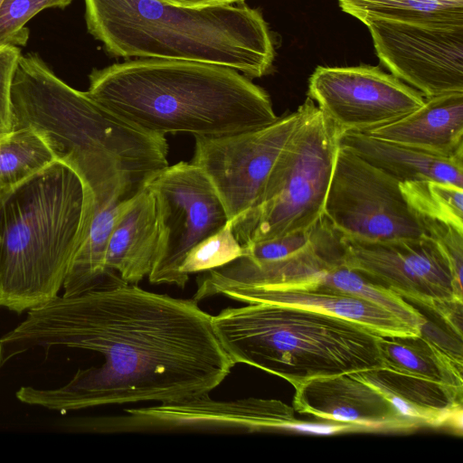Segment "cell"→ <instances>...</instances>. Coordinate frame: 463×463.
Returning <instances> with one entry per match:
<instances>
[{"label":"cell","mask_w":463,"mask_h":463,"mask_svg":"<svg viewBox=\"0 0 463 463\" xmlns=\"http://www.w3.org/2000/svg\"><path fill=\"white\" fill-rule=\"evenodd\" d=\"M400 182L339 144L323 219L339 236L385 241L425 235Z\"/></svg>","instance_id":"obj_9"},{"label":"cell","mask_w":463,"mask_h":463,"mask_svg":"<svg viewBox=\"0 0 463 463\" xmlns=\"http://www.w3.org/2000/svg\"><path fill=\"white\" fill-rule=\"evenodd\" d=\"M93 196L53 161L0 196V305L23 312L58 296L89 228Z\"/></svg>","instance_id":"obj_5"},{"label":"cell","mask_w":463,"mask_h":463,"mask_svg":"<svg viewBox=\"0 0 463 463\" xmlns=\"http://www.w3.org/2000/svg\"><path fill=\"white\" fill-rule=\"evenodd\" d=\"M381 62L424 98L463 91V26L375 19L365 24Z\"/></svg>","instance_id":"obj_14"},{"label":"cell","mask_w":463,"mask_h":463,"mask_svg":"<svg viewBox=\"0 0 463 463\" xmlns=\"http://www.w3.org/2000/svg\"><path fill=\"white\" fill-rule=\"evenodd\" d=\"M20 56L17 46H0V138L13 130L11 87Z\"/></svg>","instance_id":"obj_31"},{"label":"cell","mask_w":463,"mask_h":463,"mask_svg":"<svg viewBox=\"0 0 463 463\" xmlns=\"http://www.w3.org/2000/svg\"><path fill=\"white\" fill-rule=\"evenodd\" d=\"M340 237L344 262L366 279L433 311L442 303L462 301L451 265L427 235L385 241Z\"/></svg>","instance_id":"obj_12"},{"label":"cell","mask_w":463,"mask_h":463,"mask_svg":"<svg viewBox=\"0 0 463 463\" xmlns=\"http://www.w3.org/2000/svg\"><path fill=\"white\" fill-rule=\"evenodd\" d=\"M212 317L193 298L151 292L114 274L29 309L0 338V368L35 348L100 354L99 365L78 369L64 384L24 386L15 394L22 402L60 411L208 395L236 365Z\"/></svg>","instance_id":"obj_1"},{"label":"cell","mask_w":463,"mask_h":463,"mask_svg":"<svg viewBox=\"0 0 463 463\" xmlns=\"http://www.w3.org/2000/svg\"><path fill=\"white\" fill-rule=\"evenodd\" d=\"M147 188L158 223L157 252L148 279L184 288L187 282L179 269L186 254L230 221L211 182L192 162L168 165Z\"/></svg>","instance_id":"obj_10"},{"label":"cell","mask_w":463,"mask_h":463,"mask_svg":"<svg viewBox=\"0 0 463 463\" xmlns=\"http://www.w3.org/2000/svg\"><path fill=\"white\" fill-rule=\"evenodd\" d=\"M2 1H3V0H0V4H1V2H2Z\"/></svg>","instance_id":"obj_33"},{"label":"cell","mask_w":463,"mask_h":463,"mask_svg":"<svg viewBox=\"0 0 463 463\" xmlns=\"http://www.w3.org/2000/svg\"><path fill=\"white\" fill-rule=\"evenodd\" d=\"M294 410L360 431H402L414 427L377 390L350 374L310 379L295 389Z\"/></svg>","instance_id":"obj_16"},{"label":"cell","mask_w":463,"mask_h":463,"mask_svg":"<svg viewBox=\"0 0 463 463\" xmlns=\"http://www.w3.org/2000/svg\"><path fill=\"white\" fill-rule=\"evenodd\" d=\"M13 130L29 128L73 169L94 205L133 198L169 164L165 136L113 114L58 78L36 53L19 57L11 87Z\"/></svg>","instance_id":"obj_2"},{"label":"cell","mask_w":463,"mask_h":463,"mask_svg":"<svg viewBox=\"0 0 463 463\" xmlns=\"http://www.w3.org/2000/svg\"><path fill=\"white\" fill-rule=\"evenodd\" d=\"M166 4L185 7H207L243 3L244 0H160Z\"/></svg>","instance_id":"obj_32"},{"label":"cell","mask_w":463,"mask_h":463,"mask_svg":"<svg viewBox=\"0 0 463 463\" xmlns=\"http://www.w3.org/2000/svg\"><path fill=\"white\" fill-rule=\"evenodd\" d=\"M158 247V223L155 200L144 188L128 201L110 233L105 266L109 272L131 284H138L151 272Z\"/></svg>","instance_id":"obj_20"},{"label":"cell","mask_w":463,"mask_h":463,"mask_svg":"<svg viewBox=\"0 0 463 463\" xmlns=\"http://www.w3.org/2000/svg\"><path fill=\"white\" fill-rule=\"evenodd\" d=\"M307 97L341 134L366 132L413 112L425 98L392 73L371 65L317 66Z\"/></svg>","instance_id":"obj_13"},{"label":"cell","mask_w":463,"mask_h":463,"mask_svg":"<svg viewBox=\"0 0 463 463\" xmlns=\"http://www.w3.org/2000/svg\"><path fill=\"white\" fill-rule=\"evenodd\" d=\"M55 160L37 133L29 128L12 130L0 138V196Z\"/></svg>","instance_id":"obj_25"},{"label":"cell","mask_w":463,"mask_h":463,"mask_svg":"<svg viewBox=\"0 0 463 463\" xmlns=\"http://www.w3.org/2000/svg\"><path fill=\"white\" fill-rule=\"evenodd\" d=\"M299 107L259 203L231 222L241 246L312 229L323 218L342 134L310 98Z\"/></svg>","instance_id":"obj_7"},{"label":"cell","mask_w":463,"mask_h":463,"mask_svg":"<svg viewBox=\"0 0 463 463\" xmlns=\"http://www.w3.org/2000/svg\"><path fill=\"white\" fill-rule=\"evenodd\" d=\"M300 118L298 107L261 128L218 137H194L191 162L211 182L230 222L259 203Z\"/></svg>","instance_id":"obj_11"},{"label":"cell","mask_w":463,"mask_h":463,"mask_svg":"<svg viewBox=\"0 0 463 463\" xmlns=\"http://www.w3.org/2000/svg\"><path fill=\"white\" fill-rule=\"evenodd\" d=\"M212 322L235 364L273 373L295 389L314 378L383 367L380 335L316 310L250 303L224 308Z\"/></svg>","instance_id":"obj_6"},{"label":"cell","mask_w":463,"mask_h":463,"mask_svg":"<svg viewBox=\"0 0 463 463\" xmlns=\"http://www.w3.org/2000/svg\"><path fill=\"white\" fill-rule=\"evenodd\" d=\"M364 133L442 157H463V91L425 98L413 112Z\"/></svg>","instance_id":"obj_17"},{"label":"cell","mask_w":463,"mask_h":463,"mask_svg":"<svg viewBox=\"0 0 463 463\" xmlns=\"http://www.w3.org/2000/svg\"><path fill=\"white\" fill-rule=\"evenodd\" d=\"M222 295L246 304L271 303L316 310L354 322L380 336L420 335L388 310L351 295L254 287L236 288Z\"/></svg>","instance_id":"obj_19"},{"label":"cell","mask_w":463,"mask_h":463,"mask_svg":"<svg viewBox=\"0 0 463 463\" xmlns=\"http://www.w3.org/2000/svg\"><path fill=\"white\" fill-rule=\"evenodd\" d=\"M244 254L235 238L232 223L196 244L185 256L179 271L187 282L189 275L222 267Z\"/></svg>","instance_id":"obj_27"},{"label":"cell","mask_w":463,"mask_h":463,"mask_svg":"<svg viewBox=\"0 0 463 463\" xmlns=\"http://www.w3.org/2000/svg\"><path fill=\"white\" fill-rule=\"evenodd\" d=\"M349 374L381 392L414 428L446 423L457 427L463 390L383 367Z\"/></svg>","instance_id":"obj_18"},{"label":"cell","mask_w":463,"mask_h":463,"mask_svg":"<svg viewBox=\"0 0 463 463\" xmlns=\"http://www.w3.org/2000/svg\"><path fill=\"white\" fill-rule=\"evenodd\" d=\"M363 24L382 19L430 27H462L463 0H338Z\"/></svg>","instance_id":"obj_24"},{"label":"cell","mask_w":463,"mask_h":463,"mask_svg":"<svg viewBox=\"0 0 463 463\" xmlns=\"http://www.w3.org/2000/svg\"><path fill=\"white\" fill-rule=\"evenodd\" d=\"M126 414L99 420L97 432L145 430H229L245 433L291 430L293 408L278 400L246 398L215 401L203 395L175 402L127 409Z\"/></svg>","instance_id":"obj_15"},{"label":"cell","mask_w":463,"mask_h":463,"mask_svg":"<svg viewBox=\"0 0 463 463\" xmlns=\"http://www.w3.org/2000/svg\"><path fill=\"white\" fill-rule=\"evenodd\" d=\"M339 143L399 182L435 180L463 187V157L435 156L364 132H345Z\"/></svg>","instance_id":"obj_21"},{"label":"cell","mask_w":463,"mask_h":463,"mask_svg":"<svg viewBox=\"0 0 463 463\" xmlns=\"http://www.w3.org/2000/svg\"><path fill=\"white\" fill-rule=\"evenodd\" d=\"M399 186L418 216L463 230V187L435 180L400 182Z\"/></svg>","instance_id":"obj_26"},{"label":"cell","mask_w":463,"mask_h":463,"mask_svg":"<svg viewBox=\"0 0 463 463\" xmlns=\"http://www.w3.org/2000/svg\"><path fill=\"white\" fill-rule=\"evenodd\" d=\"M72 0H3L0 4V46L25 45L29 31L25 24L46 8H64Z\"/></svg>","instance_id":"obj_28"},{"label":"cell","mask_w":463,"mask_h":463,"mask_svg":"<svg viewBox=\"0 0 463 463\" xmlns=\"http://www.w3.org/2000/svg\"><path fill=\"white\" fill-rule=\"evenodd\" d=\"M87 95L152 133L218 137L261 128L276 115L269 94L239 71L200 61L135 59L93 70Z\"/></svg>","instance_id":"obj_3"},{"label":"cell","mask_w":463,"mask_h":463,"mask_svg":"<svg viewBox=\"0 0 463 463\" xmlns=\"http://www.w3.org/2000/svg\"><path fill=\"white\" fill-rule=\"evenodd\" d=\"M383 367L463 390L462 364L420 335L379 336Z\"/></svg>","instance_id":"obj_22"},{"label":"cell","mask_w":463,"mask_h":463,"mask_svg":"<svg viewBox=\"0 0 463 463\" xmlns=\"http://www.w3.org/2000/svg\"><path fill=\"white\" fill-rule=\"evenodd\" d=\"M232 288L305 289L354 296L383 307L419 334L426 317L399 295L372 283L343 260L340 237L322 218L313 242L282 260L255 264L241 257L227 269Z\"/></svg>","instance_id":"obj_8"},{"label":"cell","mask_w":463,"mask_h":463,"mask_svg":"<svg viewBox=\"0 0 463 463\" xmlns=\"http://www.w3.org/2000/svg\"><path fill=\"white\" fill-rule=\"evenodd\" d=\"M129 200L113 199L94 207L87 232L63 282V295L80 293L116 274L106 269L107 247L112 229Z\"/></svg>","instance_id":"obj_23"},{"label":"cell","mask_w":463,"mask_h":463,"mask_svg":"<svg viewBox=\"0 0 463 463\" xmlns=\"http://www.w3.org/2000/svg\"><path fill=\"white\" fill-rule=\"evenodd\" d=\"M316 227L317 225L309 230L242 246L244 249L242 257L255 264L275 262L289 258L313 242Z\"/></svg>","instance_id":"obj_29"},{"label":"cell","mask_w":463,"mask_h":463,"mask_svg":"<svg viewBox=\"0 0 463 463\" xmlns=\"http://www.w3.org/2000/svg\"><path fill=\"white\" fill-rule=\"evenodd\" d=\"M89 33L110 54L219 64L268 74L275 50L262 14L244 3L185 7L160 0H84Z\"/></svg>","instance_id":"obj_4"},{"label":"cell","mask_w":463,"mask_h":463,"mask_svg":"<svg viewBox=\"0 0 463 463\" xmlns=\"http://www.w3.org/2000/svg\"><path fill=\"white\" fill-rule=\"evenodd\" d=\"M420 217L425 235L430 237L449 260L456 281L462 287L463 230L440 221Z\"/></svg>","instance_id":"obj_30"},{"label":"cell","mask_w":463,"mask_h":463,"mask_svg":"<svg viewBox=\"0 0 463 463\" xmlns=\"http://www.w3.org/2000/svg\"><path fill=\"white\" fill-rule=\"evenodd\" d=\"M1 306V305H0Z\"/></svg>","instance_id":"obj_34"}]
</instances>
